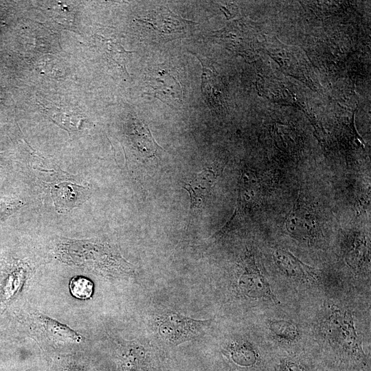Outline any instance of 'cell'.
I'll list each match as a JSON object with an SVG mask.
<instances>
[{
    "label": "cell",
    "instance_id": "10",
    "mask_svg": "<svg viewBox=\"0 0 371 371\" xmlns=\"http://www.w3.org/2000/svg\"><path fill=\"white\" fill-rule=\"evenodd\" d=\"M241 291L251 297H262L274 300L270 285L259 271L249 269L241 275L238 281Z\"/></svg>",
    "mask_w": 371,
    "mask_h": 371
},
{
    "label": "cell",
    "instance_id": "3",
    "mask_svg": "<svg viewBox=\"0 0 371 371\" xmlns=\"http://www.w3.org/2000/svg\"><path fill=\"white\" fill-rule=\"evenodd\" d=\"M148 30L153 40L170 41L185 33L190 22L172 13L166 7L150 12L144 18L137 19Z\"/></svg>",
    "mask_w": 371,
    "mask_h": 371
},
{
    "label": "cell",
    "instance_id": "9",
    "mask_svg": "<svg viewBox=\"0 0 371 371\" xmlns=\"http://www.w3.org/2000/svg\"><path fill=\"white\" fill-rule=\"evenodd\" d=\"M315 221L311 212L296 204L286 221L287 231L301 239H308L314 233Z\"/></svg>",
    "mask_w": 371,
    "mask_h": 371
},
{
    "label": "cell",
    "instance_id": "5",
    "mask_svg": "<svg viewBox=\"0 0 371 371\" xmlns=\"http://www.w3.org/2000/svg\"><path fill=\"white\" fill-rule=\"evenodd\" d=\"M146 81L155 97L165 102H181L183 91L179 82L163 66L151 70Z\"/></svg>",
    "mask_w": 371,
    "mask_h": 371
},
{
    "label": "cell",
    "instance_id": "4",
    "mask_svg": "<svg viewBox=\"0 0 371 371\" xmlns=\"http://www.w3.org/2000/svg\"><path fill=\"white\" fill-rule=\"evenodd\" d=\"M222 170L223 168H206L184 182L182 188L189 194L190 201L189 224L202 211Z\"/></svg>",
    "mask_w": 371,
    "mask_h": 371
},
{
    "label": "cell",
    "instance_id": "11",
    "mask_svg": "<svg viewBox=\"0 0 371 371\" xmlns=\"http://www.w3.org/2000/svg\"><path fill=\"white\" fill-rule=\"evenodd\" d=\"M40 320L47 335L54 341L76 344L82 340V337L78 333L65 324L47 316H41Z\"/></svg>",
    "mask_w": 371,
    "mask_h": 371
},
{
    "label": "cell",
    "instance_id": "2",
    "mask_svg": "<svg viewBox=\"0 0 371 371\" xmlns=\"http://www.w3.org/2000/svg\"><path fill=\"white\" fill-rule=\"evenodd\" d=\"M210 320H196L176 313L159 317L158 332L167 342L178 345L199 335Z\"/></svg>",
    "mask_w": 371,
    "mask_h": 371
},
{
    "label": "cell",
    "instance_id": "16",
    "mask_svg": "<svg viewBox=\"0 0 371 371\" xmlns=\"http://www.w3.org/2000/svg\"><path fill=\"white\" fill-rule=\"evenodd\" d=\"M276 371H308V370L302 361L285 358L280 361Z\"/></svg>",
    "mask_w": 371,
    "mask_h": 371
},
{
    "label": "cell",
    "instance_id": "6",
    "mask_svg": "<svg viewBox=\"0 0 371 371\" xmlns=\"http://www.w3.org/2000/svg\"><path fill=\"white\" fill-rule=\"evenodd\" d=\"M51 194L56 211L63 212L82 204L91 193L85 187L65 181L54 185Z\"/></svg>",
    "mask_w": 371,
    "mask_h": 371
},
{
    "label": "cell",
    "instance_id": "13",
    "mask_svg": "<svg viewBox=\"0 0 371 371\" xmlns=\"http://www.w3.org/2000/svg\"><path fill=\"white\" fill-rule=\"evenodd\" d=\"M100 38V46L106 54V56L117 64L123 70L126 72V65L128 55L130 52L126 51L119 43L113 41L106 40L102 37Z\"/></svg>",
    "mask_w": 371,
    "mask_h": 371
},
{
    "label": "cell",
    "instance_id": "7",
    "mask_svg": "<svg viewBox=\"0 0 371 371\" xmlns=\"http://www.w3.org/2000/svg\"><path fill=\"white\" fill-rule=\"evenodd\" d=\"M130 139L139 157L146 162L157 161L162 148L153 138L148 125L142 120H135L130 133Z\"/></svg>",
    "mask_w": 371,
    "mask_h": 371
},
{
    "label": "cell",
    "instance_id": "12",
    "mask_svg": "<svg viewBox=\"0 0 371 371\" xmlns=\"http://www.w3.org/2000/svg\"><path fill=\"white\" fill-rule=\"evenodd\" d=\"M269 326L273 335L285 341H296L300 336L297 325L287 320H271Z\"/></svg>",
    "mask_w": 371,
    "mask_h": 371
},
{
    "label": "cell",
    "instance_id": "1",
    "mask_svg": "<svg viewBox=\"0 0 371 371\" xmlns=\"http://www.w3.org/2000/svg\"><path fill=\"white\" fill-rule=\"evenodd\" d=\"M330 319L329 329L339 344L345 358L355 363H364L366 355L356 333L351 314L347 311L335 312Z\"/></svg>",
    "mask_w": 371,
    "mask_h": 371
},
{
    "label": "cell",
    "instance_id": "15",
    "mask_svg": "<svg viewBox=\"0 0 371 371\" xmlns=\"http://www.w3.org/2000/svg\"><path fill=\"white\" fill-rule=\"evenodd\" d=\"M69 286L71 293L80 300L91 297L93 292V282L84 276H78L72 278L69 281Z\"/></svg>",
    "mask_w": 371,
    "mask_h": 371
},
{
    "label": "cell",
    "instance_id": "8",
    "mask_svg": "<svg viewBox=\"0 0 371 371\" xmlns=\"http://www.w3.org/2000/svg\"><path fill=\"white\" fill-rule=\"evenodd\" d=\"M273 259L277 266L290 277L313 280L318 278L313 268L301 262L287 250H276L273 254Z\"/></svg>",
    "mask_w": 371,
    "mask_h": 371
},
{
    "label": "cell",
    "instance_id": "14",
    "mask_svg": "<svg viewBox=\"0 0 371 371\" xmlns=\"http://www.w3.org/2000/svg\"><path fill=\"white\" fill-rule=\"evenodd\" d=\"M231 355L238 365L245 367L254 366L258 361V354L254 348L247 343L236 344L232 347Z\"/></svg>",
    "mask_w": 371,
    "mask_h": 371
},
{
    "label": "cell",
    "instance_id": "17",
    "mask_svg": "<svg viewBox=\"0 0 371 371\" xmlns=\"http://www.w3.org/2000/svg\"><path fill=\"white\" fill-rule=\"evenodd\" d=\"M8 206L9 204L8 203L0 202V219H1L2 217L7 216L11 209L13 208L12 206Z\"/></svg>",
    "mask_w": 371,
    "mask_h": 371
}]
</instances>
